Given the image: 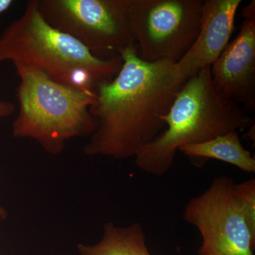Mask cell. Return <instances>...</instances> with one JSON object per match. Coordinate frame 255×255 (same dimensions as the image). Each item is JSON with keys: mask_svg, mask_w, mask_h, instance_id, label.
Returning a JSON list of instances; mask_svg holds the SVG:
<instances>
[{"mask_svg": "<svg viewBox=\"0 0 255 255\" xmlns=\"http://www.w3.org/2000/svg\"><path fill=\"white\" fill-rule=\"evenodd\" d=\"M121 58L118 74L96 89L90 108L95 130L84 147L87 155L134 157L163 131L162 117L185 83L174 73V63L143 61L135 46L124 50Z\"/></svg>", "mask_w": 255, "mask_h": 255, "instance_id": "obj_1", "label": "cell"}, {"mask_svg": "<svg viewBox=\"0 0 255 255\" xmlns=\"http://www.w3.org/2000/svg\"><path fill=\"white\" fill-rule=\"evenodd\" d=\"M162 120L163 131L134 156L137 168L150 175L167 173L182 146L201 143L255 124L254 119L241 107L218 95L211 66L185 82Z\"/></svg>", "mask_w": 255, "mask_h": 255, "instance_id": "obj_2", "label": "cell"}, {"mask_svg": "<svg viewBox=\"0 0 255 255\" xmlns=\"http://www.w3.org/2000/svg\"><path fill=\"white\" fill-rule=\"evenodd\" d=\"M0 58L39 70L52 80L81 91L95 93L122 68L121 57L102 59L73 37L45 21L36 0L0 36Z\"/></svg>", "mask_w": 255, "mask_h": 255, "instance_id": "obj_3", "label": "cell"}, {"mask_svg": "<svg viewBox=\"0 0 255 255\" xmlns=\"http://www.w3.org/2000/svg\"><path fill=\"white\" fill-rule=\"evenodd\" d=\"M20 83L19 110L12 124L13 136L36 140L47 153L58 155L75 137H90L95 123L90 112L96 94L52 80L31 67L14 62Z\"/></svg>", "mask_w": 255, "mask_h": 255, "instance_id": "obj_4", "label": "cell"}, {"mask_svg": "<svg viewBox=\"0 0 255 255\" xmlns=\"http://www.w3.org/2000/svg\"><path fill=\"white\" fill-rule=\"evenodd\" d=\"M204 0H127V16L143 61L177 63L200 31Z\"/></svg>", "mask_w": 255, "mask_h": 255, "instance_id": "obj_5", "label": "cell"}, {"mask_svg": "<svg viewBox=\"0 0 255 255\" xmlns=\"http://www.w3.org/2000/svg\"><path fill=\"white\" fill-rule=\"evenodd\" d=\"M48 24L73 37L102 59L121 57L135 46L127 0H36Z\"/></svg>", "mask_w": 255, "mask_h": 255, "instance_id": "obj_6", "label": "cell"}, {"mask_svg": "<svg viewBox=\"0 0 255 255\" xmlns=\"http://www.w3.org/2000/svg\"><path fill=\"white\" fill-rule=\"evenodd\" d=\"M235 184L231 177L219 176L186 204L183 218L201 238L197 255H253L255 236L235 195Z\"/></svg>", "mask_w": 255, "mask_h": 255, "instance_id": "obj_7", "label": "cell"}, {"mask_svg": "<svg viewBox=\"0 0 255 255\" xmlns=\"http://www.w3.org/2000/svg\"><path fill=\"white\" fill-rule=\"evenodd\" d=\"M242 16L238 36L211 65V77L221 98L251 115L255 110V12Z\"/></svg>", "mask_w": 255, "mask_h": 255, "instance_id": "obj_8", "label": "cell"}, {"mask_svg": "<svg viewBox=\"0 0 255 255\" xmlns=\"http://www.w3.org/2000/svg\"><path fill=\"white\" fill-rule=\"evenodd\" d=\"M241 0H205L200 31L187 53L173 64L178 78L185 82L211 66L230 43Z\"/></svg>", "mask_w": 255, "mask_h": 255, "instance_id": "obj_9", "label": "cell"}, {"mask_svg": "<svg viewBox=\"0 0 255 255\" xmlns=\"http://www.w3.org/2000/svg\"><path fill=\"white\" fill-rule=\"evenodd\" d=\"M178 151L200 168L209 159H214L232 164L243 172L255 173V157L245 148L238 131L228 132L201 143L182 146Z\"/></svg>", "mask_w": 255, "mask_h": 255, "instance_id": "obj_10", "label": "cell"}, {"mask_svg": "<svg viewBox=\"0 0 255 255\" xmlns=\"http://www.w3.org/2000/svg\"><path fill=\"white\" fill-rule=\"evenodd\" d=\"M79 255H152L141 224L121 227L112 222L104 225L102 238L96 244H79Z\"/></svg>", "mask_w": 255, "mask_h": 255, "instance_id": "obj_11", "label": "cell"}, {"mask_svg": "<svg viewBox=\"0 0 255 255\" xmlns=\"http://www.w3.org/2000/svg\"><path fill=\"white\" fill-rule=\"evenodd\" d=\"M234 194L248 227L255 236V179L251 178L235 184Z\"/></svg>", "mask_w": 255, "mask_h": 255, "instance_id": "obj_12", "label": "cell"}, {"mask_svg": "<svg viewBox=\"0 0 255 255\" xmlns=\"http://www.w3.org/2000/svg\"><path fill=\"white\" fill-rule=\"evenodd\" d=\"M0 61H2L0 58ZM15 111V106L11 102L0 100V119L9 117Z\"/></svg>", "mask_w": 255, "mask_h": 255, "instance_id": "obj_13", "label": "cell"}, {"mask_svg": "<svg viewBox=\"0 0 255 255\" xmlns=\"http://www.w3.org/2000/svg\"><path fill=\"white\" fill-rule=\"evenodd\" d=\"M13 3L12 0H0V14L9 9Z\"/></svg>", "mask_w": 255, "mask_h": 255, "instance_id": "obj_14", "label": "cell"}, {"mask_svg": "<svg viewBox=\"0 0 255 255\" xmlns=\"http://www.w3.org/2000/svg\"><path fill=\"white\" fill-rule=\"evenodd\" d=\"M8 212L3 206L0 205V219L4 220L7 218Z\"/></svg>", "mask_w": 255, "mask_h": 255, "instance_id": "obj_15", "label": "cell"}]
</instances>
